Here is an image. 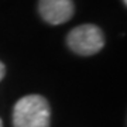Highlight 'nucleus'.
<instances>
[{
    "label": "nucleus",
    "instance_id": "obj_1",
    "mask_svg": "<svg viewBox=\"0 0 127 127\" xmlns=\"http://www.w3.org/2000/svg\"><path fill=\"white\" fill-rule=\"evenodd\" d=\"M51 107L41 95H27L14 104L13 127H50Z\"/></svg>",
    "mask_w": 127,
    "mask_h": 127
},
{
    "label": "nucleus",
    "instance_id": "obj_6",
    "mask_svg": "<svg viewBox=\"0 0 127 127\" xmlns=\"http://www.w3.org/2000/svg\"><path fill=\"white\" fill-rule=\"evenodd\" d=\"M123 3H124V4H127V0H123Z\"/></svg>",
    "mask_w": 127,
    "mask_h": 127
},
{
    "label": "nucleus",
    "instance_id": "obj_4",
    "mask_svg": "<svg viewBox=\"0 0 127 127\" xmlns=\"http://www.w3.org/2000/svg\"><path fill=\"white\" fill-rule=\"evenodd\" d=\"M4 75H6V66H4V64L0 61V81L4 78Z\"/></svg>",
    "mask_w": 127,
    "mask_h": 127
},
{
    "label": "nucleus",
    "instance_id": "obj_2",
    "mask_svg": "<svg viewBox=\"0 0 127 127\" xmlns=\"http://www.w3.org/2000/svg\"><path fill=\"white\" fill-rule=\"evenodd\" d=\"M66 44L78 55L89 57L97 54L104 45V35L95 24H82L69 31Z\"/></svg>",
    "mask_w": 127,
    "mask_h": 127
},
{
    "label": "nucleus",
    "instance_id": "obj_5",
    "mask_svg": "<svg viewBox=\"0 0 127 127\" xmlns=\"http://www.w3.org/2000/svg\"><path fill=\"white\" fill-rule=\"evenodd\" d=\"M0 127H3V122H1V119H0Z\"/></svg>",
    "mask_w": 127,
    "mask_h": 127
},
{
    "label": "nucleus",
    "instance_id": "obj_3",
    "mask_svg": "<svg viewBox=\"0 0 127 127\" xmlns=\"http://www.w3.org/2000/svg\"><path fill=\"white\" fill-rule=\"evenodd\" d=\"M38 11L47 23L58 26L72 18L75 6L72 0H40Z\"/></svg>",
    "mask_w": 127,
    "mask_h": 127
}]
</instances>
